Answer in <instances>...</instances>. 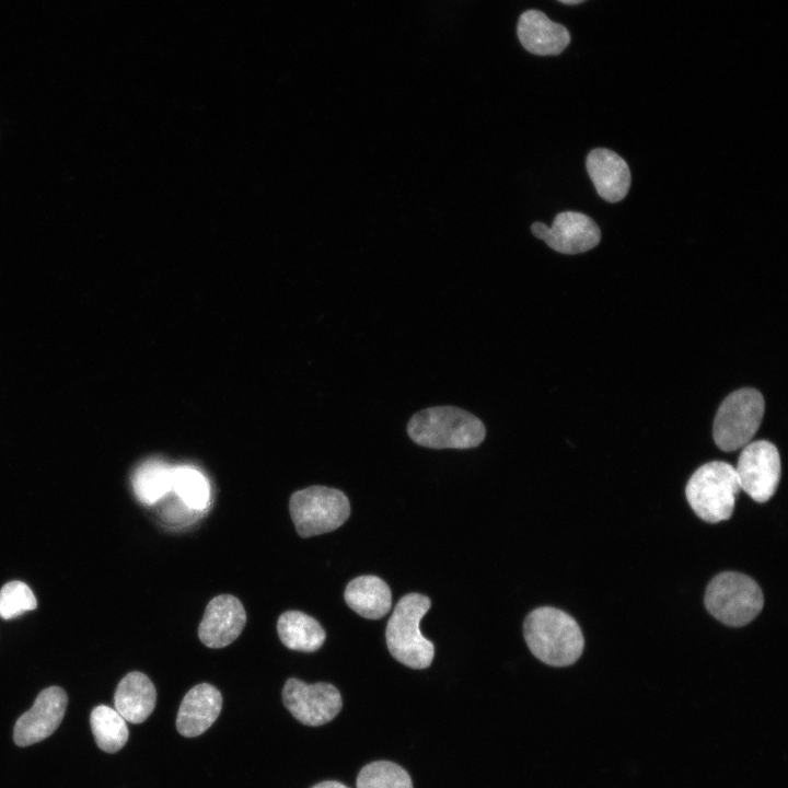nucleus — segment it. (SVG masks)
Instances as JSON below:
<instances>
[{"label": "nucleus", "mask_w": 788, "mask_h": 788, "mask_svg": "<svg viewBox=\"0 0 788 788\" xmlns=\"http://www.w3.org/2000/svg\"><path fill=\"white\" fill-rule=\"evenodd\" d=\"M357 788H413L408 773L389 761L366 765L358 775Z\"/></svg>", "instance_id": "obj_22"}, {"label": "nucleus", "mask_w": 788, "mask_h": 788, "mask_svg": "<svg viewBox=\"0 0 788 788\" xmlns=\"http://www.w3.org/2000/svg\"><path fill=\"white\" fill-rule=\"evenodd\" d=\"M245 622V610L237 598L217 595L207 604L198 627L199 639L209 648H223L240 636Z\"/></svg>", "instance_id": "obj_12"}, {"label": "nucleus", "mask_w": 788, "mask_h": 788, "mask_svg": "<svg viewBox=\"0 0 788 788\" xmlns=\"http://www.w3.org/2000/svg\"><path fill=\"white\" fill-rule=\"evenodd\" d=\"M172 490L188 508L202 512L210 505V484L197 468L188 465L172 467Z\"/></svg>", "instance_id": "obj_21"}, {"label": "nucleus", "mask_w": 788, "mask_h": 788, "mask_svg": "<svg viewBox=\"0 0 788 788\" xmlns=\"http://www.w3.org/2000/svg\"><path fill=\"white\" fill-rule=\"evenodd\" d=\"M587 171L598 194L610 202L622 200L630 187L626 161L610 149H593L586 160Z\"/></svg>", "instance_id": "obj_14"}, {"label": "nucleus", "mask_w": 788, "mask_h": 788, "mask_svg": "<svg viewBox=\"0 0 788 788\" xmlns=\"http://www.w3.org/2000/svg\"><path fill=\"white\" fill-rule=\"evenodd\" d=\"M518 36L526 50L542 56L561 53L570 40L565 26L537 10H529L520 16Z\"/></svg>", "instance_id": "obj_15"}, {"label": "nucleus", "mask_w": 788, "mask_h": 788, "mask_svg": "<svg viewBox=\"0 0 788 788\" xmlns=\"http://www.w3.org/2000/svg\"><path fill=\"white\" fill-rule=\"evenodd\" d=\"M282 700L291 715L306 726H322L335 718L343 702L339 691L329 683L306 684L291 677L282 688Z\"/></svg>", "instance_id": "obj_9"}, {"label": "nucleus", "mask_w": 788, "mask_h": 788, "mask_svg": "<svg viewBox=\"0 0 788 788\" xmlns=\"http://www.w3.org/2000/svg\"><path fill=\"white\" fill-rule=\"evenodd\" d=\"M312 788H349V787H347L346 785H344L339 781H336V780H325V781H322V783L315 785Z\"/></svg>", "instance_id": "obj_25"}, {"label": "nucleus", "mask_w": 788, "mask_h": 788, "mask_svg": "<svg viewBox=\"0 0 788 788\" xmlns=\"http://www.w3.org/2000/svg\"><path fill=\"white\" fill-rule=\"evenodd\" d=\"M36 607V598L24 582L11 581L1 588L0 617L3 619H11Z\"/></svg>", "instance_id": "obj_23"}, {"label": "nucleus", "mask_w": 788, "mask_h": 788, "mask_svg": "<svg viewBox=\"0 0 788 788\" xmlns=\"http://www.w3.org/2000/svg\"><path fill=\"white\" fill-rule=\"evenodd\" d=\"M91 729L97 746L107 753L119 751L128 740L126 720L116 710L105 705L93 708L90 717Z\"/></svg>", "instance_id": "obj_20"}, {"label": "nucleus", "mask_w": 788, "mask_h": 788, "mask_svg": "<svg viewBox=\"0 0 788 788\" xmlns=\"http://www.w3.org/2000/svg\"><path fill=\"white\" fill-rule=\"evenodd\" d=\"M523 634L534 657L548 665H570L583 651L584 639L577 622L555 607L532 611L524 621Z\"/></svg>", "instance_id": "obj_1"}, {"label": "nucleus", "mask_w": 788, "mask_h": 788, "mask_svg": "<svg viewBox=\"0 0 788 788\" xmlns=\"http://www.w3.org/2000/svg\"><path fill=\"white\" fill-rule=\"evenodd\" d=\"M533 235L552 250L563 254H578L594 248L601 240L598 224L587 215L577 211L559 212L552 227L534 222Z\"/></svg>", "instance_id": "obj_10"}, {"label": "nucleus", "mask_w": 788, "mask_h": 788, "mask_svg": "<svg viewBox=\"0 0 788 788\" xmlns=\"http://www.w3.org/2000/svg\"><path fill=\"white\" fill-rule=\"evenodd\" d=\"M131 484L140 502L154 505L172 491V467L157 459L148 460L137 467Z\"/></svg>", "instance_id": "obj_19"}, {"label": "nucleus", "mask_w": 788, "mask_h": 788, "mask_svg": "<svg viewBox=\"0 0 788 788\" xmlns=\"http://www.w3.org/2000/svg\"><path fill=\"white\" fill-rule=\"evenodd\" d=\"M762 394L751 387L729 394L720 404L712 427L715 443L722 451H734L751 442L763 419Z\"/></svg>", "instance_id": "obj_7"}, {"label": "nucleus", "mask_w": 788, "mask_h": 788, "mask_svg": "<svg viewBox=\"0 0 788 788\" xmlns=\"http://www.w3.org/2000/svg\"><path fill=\"white\" fill-rule=\"evenodd\" d=\"M430 606L428 596L408 593L397 602L386 625L385 637L391 654L412 669L428 668L434 656L433 644L421 635L419 628Z\"/></svg>", "instance_id": "obj_3"}, {"label": "nucleus", "mask_w": 788, "mask_h": 788, "mask_svg": "<svg viewBox=\"0 0 788 788\" xmlns=\"http://www.w3.org/2000/svg\"><path fill=\"white\" fill-rule=\"evenodd\" d=\"M281 642L292 650L312 652L322 647L326 634L312 616L300 611L282 613L277 623Z\"/></svg>", "instance_id": "obj_18"}, {"label": "nucleus", "mask_w": 788, "mask_h": 788, "mask_svg": "<svg viewBox=\"0 0 788 788\" xmlns=\"http://www.w3.org/2000/svg\"><path fill=\"white\" fill-rule=\"evenodd\" d=\"M176 499L161 509V518L167 525H189L200 517L201 512L188 508L177 497Z\"/></svg>", "instance_id": "obj_24"}, {"label": "nucleus", "mask_w": 788, "mask_h": 788, "mask_svg": "<svg viewBox=\"0 0 788 788\" xmlns=\"http://www.w3.org/2000/svg\"><path fill=\"white\" fill-rule=\"evenodd\" d=\"M764 604L760 586L749 576L725 571L709 582L705 593L708 612L721 623L740 627L753 621Z\"/></svg>", "instance_id": "obj_5"}, {"label": "nucleus", "mask_w": 788, "mask_h": 788, "mask_svg": "<svg viewBox=\"0 0 788 788\" xmlns=\"http://www.w3.org/2000/svg\"><path fill=\"white\" fill-rule=\"evenodd\" d=\"M222 696L218 688L200 683L184 696L176 717L177 731L187 738L204 733L218 718Z\"/></svg>", "instance_id": "obj_13"}, {"label": "nucleus", "mask_w": 788, "mask_h": 788, "mask_svg": "<svg viewBox=\"0 0 788 788\" xmlns=\"http://www.w3.org/2000/svg\"><path fill=\"white\" fill-rule=\"evenodd\" d=\"M740 489L753 500L765 502L775 494L780 479V457L777 448L766 440L743 447L734 467Z\"/></svg>", "instance_id": "obj_8"}, {"label": "nucleus", "mask_w": 788, "mask_h": 788, "mask_svg": "<svg viewBox=\"0 0 788 788\" xmlns=\"http://www.w3.org/2000/svg\"><path fill=\"white\" fill-rule=\"evenodd\" d=\"M68 698L58 686L43 690L31 709L18 718L13 740L19 746H28L48 738L60 725Z\"/></svg>", "instance_id": "obj_11"}, {"label": "nucleus", "mask_w": 788, "mask_h": 788, "mask_svg": "<svg viewBox=\"0 0 788 788\" xmlns=\"http://www.w3.org/2000/svg\"><path fill=\"white\" fill-rule=\"evenodd\" d=\"M344 598L350 609L369 619L382 618L392 606L391 590L376 576L352 579L345 589Z\"/></svg>", "instance_id": "obj_17"}, {"label": "nucleus", "mask_w": 788, "mask_h": 788, "mask_svg": "<svg viewBox=\"0 0 788 788\" xmlns=\"http://www.w3.org/2000/svg\"><path fill=\"white\" fill-rule=\"evenodd\" d=\"M409 438L429 449H472L479 445L486 429L475 415L455 406H434L416 413L407 424Z\"/></svg>", "instance_id": "obj_2"}, {"label": "nucleus", "mask_w": 788, "mask_h": 788, "mask_svg": "<svg viewBox=\"0 0 788 788\" xmlns=\"http://www.w3.org/2000/svg\"><path fill=\"white\" fill-rule=\"evenodd\" d=\"M559 1L563 3H567V4H576V3H580L584 0H559Z\"/></svg>", "instance_id": "obj_26"}, {"label": "nucleus", "mask_w": 788, "mask_h": 788, "mask_svg": "<svg viewBox=\"0 0 788 788\" xmlns=\"http://www.w3.org/2000/svg\"><path fill=\"white\" fill-rule=\"evenodd\" d=\"M740 490L734 467L727 462L715 461L693 473L685 487V496L697 517L717 523L731 517Z\"/></svg>", "instance_id": "obj_4"}, {"label": "nucleus", "mask_w": 788, "mask_h": 788, "mask_svg": "<svg viewBox=\"0 0 788 788\" xmlns=\"http://www.w3.org/2000/svg\"><path fill=\"white\" fill-rule=\"evenodd\" d=\"M157 692L141 672H130L118 683L114 695L115 709L132 723L143 722L154 709Z\"/></svg>", "instance_id": "obj_16"}, {"label": "nucleus", "mask_w": 788, "mask_h": 788, "mask_svg": "<svg viewBox=\"0 0 788 788\" xmlns=\"http://www.w3.org/2000/svg\"><path fill=\"white\" fill-rule=\"evenodd\" d=\"M289 509L301 537H310L338 529L350 514L347 496L326 486H311L292 494Z\"/></svg>", "instance_id": "obj_6"}]
</instances>
